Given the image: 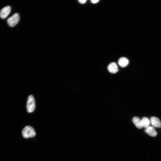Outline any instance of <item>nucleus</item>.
<instances>
[{
	"label": "nucleus",
	"mask_w": 161,
	"mask_h": 161,
	"mask_svg": "<svg viewBox=\"0 0 161 161\" xmlns=\"http://www.w3.org/2000/svg\"><path fill=\"white\" fill-rule=\"evenodd\" d=\"M150 122L152 125L156 127L161 128V122L157 117H151Z\"/></svg>",
	"instance_id": "nucleus-6"
},
{
	"label": "nucleus",
	"mask_w": 161,
	"mask_h": 161,
	"mask_svg": "<svg viewBox=\"0 0 161 161\" xmlns=\"http://www.w3.org/2000/svg\"><path fill=\"white\" fill-rule=\"evenodd\" d=\"M132 122L138 129H141L143 128L141 120L139 117H134L132 119Z\"/></svg>",
	"instance_id": "nucleus-9"
},
{
	"label": "nucleus",
	"mask_w": 161,
	"mask_h": 161,
	"mask_svg": "<svg viewBox=\"0 0 161 161\" xmlns=\"http://www.w3.org/2000/svg\"><path fill=\"white\" fill-rule=\"evenodd\" d=\"M22 134L23 137L26 138L33 137L36 134L33 128L30 126H25L22 130Z\"/></svg>",
	"instance_id": "nucleus-1"
},
{
	"label": "nucleus",
	"mask_w": 161,
	"mask_h": 161,
	"mask_svg": "<svg viewBox=\"0 0 161 161\" xmlns=\"http://www.w3.org/2000/svg\"><path fill=\"white\" fill-rule=\"evenodd\" d=\"M19 19V14L18 13H15L7 19V23L10 27H14L18 23Z\"/></svg>",
	"instance_id": "nucleus-3"
},
{
	"label": "nucleus",
	"mask_w": 161,
	"mask_h": 161,
	"mask_svg": "<svg viewBox=\"0 0 161 161\" xmlns=\"http://www.w3.org/2000/svg\"><path fill=\"white\" fill-rule=\"evenodd\" d=\"M26 108L27 111L29 113L32 112L35 109V101L34 97L32 95H30L28 97Z\"/></svg>",
	"instance_id": "nucleus-2"
},
{
	"label": "nucleus",
	"mask_w": 161,
	"mask_h": 161,
	"mask_svg": "<svg viewBox=\"0 0 161 161\" xmlns=\"http://www.w3.org/2000/svg\"><path fill=\"white\" fill-rule=\"evenodd\" d=\"M143 127L145 128L150 126L151 123L150 120L148 118L146 117H143L141 119Z\"/></svg>",
	"instance_id": "nucleus-10"
},
{
	"label": "nucleus",
	"mask_w": 161,
	"mask_h": 161,
	"mask_svg": "<svg viewBox=\"0 0 161 161\" xmlns=\"http://www.w3.org/2000/svg\"><path fill=\"white\" fill-rule=\"evenodd\" d=\"M107 69L109 72L113 74L116 73L118 71V66L117 64L114 62L109 64L108 66Z\"/></svg>",
	"instance_id": "nucleus-5"
},
{
	"label": "nucleus",
	"mask_w": 161,
	"mask_h": 161,
	"mask_svg": "<svg viewBox=\"0 0 161 161\" xmlns=\"http://www.w3.org/2000/svg\"><path fill=\"white\" fill-rule=\"evenodd\" d=\"M11 11L10 6H7L3 8L0 11V17L2 19H5L7 17Z\"/></svg>",
	"instance_id": "nucleus-4"
},
{
	"label": "nucleus",
	"mask_w": 161,
	"mask_h": 161,
	"mask_svg": "<svg viewBox=\"0 0 161 161\" xmlns=\"http://www.w3.org/2000/svg\"><path fill=\"white\" fill-rule=\"evenodd\" d=\"M119 65L122 67H124L128 65L129 63L128 59L126 57H121L118 60Z\"/></svg>",
	"instance_id": "nucleus-8"
},
{
	"label": "nucleus",
	"mask_w": 161,
	"mask_h": 161,
	"mask_svg": "<svg viewBox=\"0 0 161 161\" xmlns=\"http://www.w3.org/2000/svg\"><path fill=\"white\" fill-rule=\"evenodd\" d=\"M91 2L93 4H95L97 3L99 1L98 0H91Z\"/></svg>",
	"instance_id": "nucleus-12"
},
{
	"label": "nucleus",
	"mask_w": 161,
	"mask_h": 161,
	"mask_svg": "<svg viewBox=\"0 0 161 161\" xmlns=\"http://www.w3.org/2000/svg\"><path fill=\"white\" fill-rule=\"evenodd\" d=\"M145 131L147 134L152 137L156 136L157 134V132L154 127L151 126H149L145 128Z\"/></svg>",
	"instance_id": "nucleus-7"
},
{
	"label": "nucleus",
	"mask_w": 161,
	"mask_h": 161,
	"mask_svg": "<svg viewBox=\"0 0 161 161\" xmlns=\"http://www.w3.org/2000/svg\"><path fill=\"white\" fill-rule=\"evenodd\" d=\"M78 1L80 3L83 4L85 3L87 1L86 0H79Z\"/></svg>",
	"instance_id": "nucleus-11"
}]
</instances>
